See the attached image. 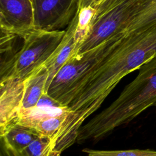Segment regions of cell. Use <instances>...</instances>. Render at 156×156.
I'll use <instances>...</instances> for the list:
<instances>
[{"label": "cell", "mask_w": 156, "mask_h": 156, "mask_svg": "<svg viewBox=\"0 0 156 156\" xmlns=\"http://www.w3.org/2000/svg\"><path fill=\"white\" fill-rule=\"evenodd\" d=\"M77 11L78 12V21L74 34L76 48L74 54L71 57L76 55L79 48L86 40L91 22L96 13V9L91 6L83 7Z\"/></svg>", "instance_id": "cell-12"}, {"label": "cell", "mask_w": 156, "mask_h": 156, "mask_svg": "<svg viewBox=\"0 0 156 156\" xmlns=\"http://www.w3.org/2000/svg\"><path fill=\"white\" fill-rule=\"evenodd\" d=\"M147 0H104L96 9L90 31L74 57L81 55L121 34Z\"/></svg>", "instance_id": "cell-3"}, {"label": "cell", "mask_w": 156, "mask_h": 156, "mask_svg": "<svg viewBox=\"0 0 156 156\" xmlns=\"http://www.w3.org/2000/svg\"><path fill=\"white\" fill-rule=\"evenodd\" d=\"M35 28L60 30L69 24L78 8V0H32Z\"/></svg>", "instance_id": "cell-4"}, {"label": "cell", "mask_w": 156, "mask_h": 156, "mask_svg": "<svg viewBox=\"0 0 156 156\" xmlns=\"http://www.w3.org/2000/svg\"><path fill=\"white\" fill-rule=\"evenodd\" d=\"M155 105H156V104H155Z\"/></svg>", "instance_id": "cell-19"}, {"label": "cell", "mask_w": 156, "mask_h": 156, "mask_svg": "<svg viewBox=\"0 0 156 156\" xmlns=\"http://www.w3.org/2000/svg\"><path fill=\"white\" fill-rule=\"evenodd\" d=\"M82 151L88 156H156V151L150 149L104 151L84 148Z\"/></svg>", "instance_id": "cell-14"}, {"label": "cell", "mask_w": 156, "mask_h": 156, "mask_svg": "<svg viewBox=\"0 0 156 156\" xmlns=\"http://www.w3.org/2000/svg\"><path fill=\"white\" fill-rule=\"evenodd\" d=\"M65 30H46L35 28L23 35L21 45L9 57L1 61L0 80L25 78L43 65L62 41Z\"/></svg>", "instance_id": "cell-2"}, {"label": "cell", "mask_w": 156, "mask_h": 156, "mask_svg": "<svg viewBox=\"0 0 156 156\" xmlns=\"http://www.w3.org/2000/svg\"><path fill=\"white\" fill-rule=\"evenodd\" d=\"M55 146L53 139L39 136L20 152L23 156H49Z\"/></svg>", "instance_id": "cell-13"}, {"label": "cell", "mask_w": 156, "mask_h": 156, "mask_svg": "<svg viewBox=\"0 0 156 156\" xmlns=\"http://www.w3.org/2000/svg\"><path fill=\"white\" fill-rule=\"evenodd\" d=\"M69 113V110L68 109L61 113L43 118L37 122L32 129L40 136H48L53 139L55 142V138L61 129Z\"/></svg>", "instance_id": "cell-11"}, {"label": "cell", "mask_w": 156, "mask_h": 156, "mask_svg": "<svg viewBox=\"0 0 156 156\" xmlns=\"http://www.w3.org/2000/svg\"><path fill=\"white\" fill-rule=\"evenodd\" d=\"M36 107L62 108L64 107L65 106H63L60 102L49 95L48 93H44L38 100Z\"/></svg>", "instance_id": "cell-15"}, {"label": "cell", "mask_w": 156, "mask_h": 156, "mask_svg": "<svg viewBox=\"0 0 156 156\" xmlns=\"http://www.w3.org/2000/svg\"><path fill=\"white\" fill-rule=\"evenodd\" d=\"M136 77L108 107L79 128L76 142L97 143L156 104V55L138 69Z\"/></svg>", "instance_id": "cell-1"}, {"label": "cell", "mask_w": 156, "mask_h": 156, "mask_svg": "<svg viewBox=\"0 0 156 156\" xmlns=\"http://www.w3.org/2000/svg\"><path fill=\"white\" fill-rule=\"evenodd\" d=\"M48 77V72L44 64L25 77L24 93L21 112L35 107L41 96L44 93H47L45 88Z\"/></svg>", "instance_id": "cell-8"}, {"label": "cell", "mask_w": 156, "mask_h": 156, "mask_svg": "<svg viewBox=\"0 0 156 156\" xmlns=\"http://www.w3.org/2000/svg\"><path fill=\"white\" fill-rule=\"evenodd\" d=\"M77 21L78 12L77 11L69 23L67 29L65 30V34L58 46L44 63L48 72V77L45 88L46 93H48L50 84L57 73L74 54L76 48L74 34Z\"/></svg>", "instance_id": "cell-7"}, {"label": "cell", "mask_w": 156, "mask_h": 156, "mask_svg": "<svg viewBox=\"0 0 156 156\" xmlns=\"http://www.w3.org/2000/svg\"><path fill=\"white\" fill-rule=\"evenodd\" d=\"M25 78L0 80V135L16 123L22 108Z\"/></svg>", "instance_id": "cell-6"}, {"label": "cell", "mask_w": 156, "mask_h": 156, "mask_svg": "<svg viewBox=\"0 0 156 156\" xmlns=\"http://www.w3.org/2000/svg\"><path fill=\"white\" fill-rule=\"evenodd\" d=\"M0 156H23V155L20 152L7 146L1 141Z\"/></svg>", "instance_id": "cell-16"}, {"label": "cell", "mask_w": 156, "mask_h": 156, "mask_svg": "<svg viewBox=\"0 0 156 156\" xmlns=\"http://www.w3.org/2000/svg\"><path fill=\"white\" fill-rule=\"evenodd\" d=\"M40 135L33 129L20 124H14L0 135L1 141L19 152L24 150Z\"/></svg>", "instance_id": "cell-9"}, {"label": "cell", "mask_w": 156, "mask_h": 156, "mask_svg": "<svg viewBox=\"0 0 156 156\" xmlns=\"http://www.w3.org/2000/svg\"><path fill=\"white\" fill-rule=\"evenodd\" d=\"M61 153L55 149H53L49 156H60Z\"/></svg>", "instance_id": "cell-18"}, {"label": "cell", "mask_w": 156, "mask_h": 156, "mask_svg": "<svg viewBox=\"0 0 156 156\" xmlns=\"http://www.w3.org/2000/svg\"><path fill=\"white\" fill-rule=\"evenodd\" d=\"M1 30L24 35L35 28L32 0H0Z\"/></svg>", "instance_id": "cell-5"}, {"label": "cell", "mask_w": 156, "mask_h": 156, "mask_svg": "<svg viewBox=\"0 0 156 156\" xmlns=\"http://www.w3.org/2000/svg\"><path fill=\"white\" fill-rule=\"evenodd\" d=\"M156 22V0H148L135 15L124 31L110 40L115 41L123 37L142 30Z\"/></svg>", "instance_id": "cell-10"}, {"label": "cell", "mask_w": 156, "mask_h": 156, "mask_svg": "<svg viewBox=\"0 0 156 156\" xmlns=\"http://www.w3.org/2000/svg\"><path fill=\"white\" fill-rule=\"evenodd\" d=\"M104 0H78V8L80 10L83 7L91 6L96 9Z\"/></svg>", "instance_id": "cell-17"}]
</instances>
